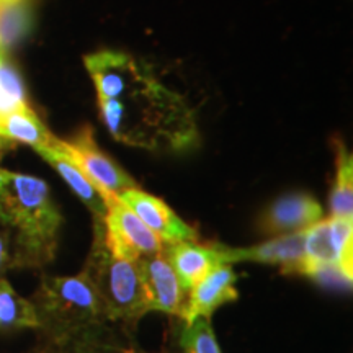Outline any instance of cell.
Returning <instances> with one entry per match:
<instances>
[{
    "label": "cell",
    "mask_w": 353,
    "mask_h": 353,
    "mask_svg": "<svg viewBox=\"0 0 353 353\" xmlns=\"http://www.w3.org/2000/svg\"><path fill=\"white\" fill-rule=\"evenodd\" d=\"M44 161L54 169L57 174L64 179V182L69 185L70 190L79 196L83 205L90 210L94 214V219L103 221V216L107 213V205H105V196L100 192L99 187L92 182L88 176L83 174L81 167L68 156L61 145V139H54L50 145H41L34 149Z\"/></svg>",
    "instance_id": "cell-13"
},
{
    "label": "cell",
    "mask_w": 353,
    "mask_h": 353,
    "mask_svg": "<svg viewBox=\"0 0 353 353\" xmlns=\"http://www.w3.org/2000/svg\"><path fill=\"white\" fill-rule=\"evenodd\" d=\"M236 272L231 263H219L206 273L198 283L188 291L190 298L185 306V324H190L198 317L210 319L211 314L223 304L232 303L239 298L236 288Z\"/></svg>",
    "instance_id": "cell-12"
},
{
    "label": "cell",
    "mask_w": 353,
    "mask_h": 353,
    "mask_svg": "<svg viewBox=\"0 0 353 353\" xmlns=\"http://www.w3.org/2000/svg\"><path fill=\"white\" fill-rule=\"evenodd\" d=\"M183 290L188 291L216 265L224 263L219 252V244L203 245L198 242H175L167 244L162 250Z\"/></svg>",
    "instance_id": "cell-14"
},
{
    "label": "cell",
    "mask_w": 353,
    "mask_h": 353,
    "mask_svg": "<svg viewBox=\"0 0 353 353\" xmlns=\"http://www.w3.org/2000/svg\"><path fill=\"white\" fill-rule=\"evenodd\" d=\"M83 61L95 83L99 100L120 99L151 72L148 65L138 63L126 52L99 51L85 56Z\"/></svg>",
    "instance_id": "cell-9"
},
{
    "label": "cell",
    "mask_w": 353,
    "mask_h": 353,
    "mask_svg": "<svg viewBox=\"0 0 353 353\" xmlns=\"http://www.w3.org/2000/svg\"><path fill=\"white\" fill-rule=\"evenodd\" d=\"M13 148H15V143H12V141H8L0 136V161H2L3 156H6L8 151H12Z\"/></svg>",
    "instance_id": "cell-24"
},
{
    "label": "cell",
    "mask_w": 353,
    "mask_h": 353,
    "mask_svg": "<svg viewBox=\"0 0 353 353\" xmlns=\"http://www.w3.org/2000/svg\"><path fill=\"white\" fill-rule=\"evenodd\" d=\"M57 353H134V347L117 322L94 324L56 348Z\"/></svg>",
    "instance_id": "cell-16"
},
{
    "label": "cell",
    "mask_w": 353,
    "mask_h": 353,
    "mask_svg": "<svg viewBox=\"0 0 353 353\" xmlns=\"http://www.w3.org/2000/svg\"><path fill=\"white\" fill-rule=\"evenodd\" d=\"M63 223L43 179L0 169V229L10 244L12 270H41L52 263Z\"/></svg>",
    "instance_id": "cell-1"
},
{
    "label": "cell",
    "mask_w": 353,
    "mask_h": 353,
    "mask_svg": "<svg viewBox=\"0 0 353 353\" xmlns=\"http://www.w3.org/2000/svg\"><path fill=\"white\" fill-rule=\"evenodd\" d=\"M304 270L303 276L316 280H342L334 257L332 242H330L329 219H321L316 224L304 229Z\"/></svg>",
    "instance_id": "cell-15"
},
{
    "label": "cell",
    "mask_w": 353,
    "mask_h": 353,
    "mask_svg": "<svg viewBox=\"0 0 353 353\" xmlns=\"http://www.w3.org/2000/svg\"><path fill=\"white\" fill-rule=\"evenodd\" d=\"M61 145L68 156L81 167L83 174L99 187L105 198L120 195L128 188L138 187L136 180L99 148L90 126H83L68 141L61 139Z\"/></svg>",
    "instance_id": "cell-6"
},
{
    "label": "cell",
    "mask_w": 353,
    "mask_h": 353,
    "mask_svg": "<svg viewBox=\"0 0 353 353\" xmlns=\"http://www.w3.org/2000/svg\"><path fill=\"white\" fill-rule=\"evenodd\" d=\"M30 353H57V350L54 347H48V345H41L39 348H37V350L30 352Z\"/></svg>",
    "instance_id": "cell-25"
},
{
    "label": "cell",
    "mask_w": 353,
    "mask_h": 353,
    "mask_svg": "<svg viewBox=\"0 0 353 353\" xmlns=\"http://www.w3.org/2000/svg\"><path fill=\"white\" fill-rule=\"evenodd\" d=\"M82 272L94 283L108 321L130 327L149 312L139 262L113 257L100 219H94V241Z\"/></svg>",
    "instance_id": "cell-4"
},
{
    "label": "cell",
    "mask_w": 353,
    "mask_h": 353,
    "mask_svg": "<svg viewBox=\"0 0 353 353\" xmlns=\"http://www.w3.org/2000/svg\"><path fill=\"white\" fill-rule=\"evenodd\" d=\"M8 270H12L10 244H8L7 234L0 229V278H6Z\"/></svg>",
    "instance_id": "cell-23"
},
{
    "label": "cell",
    "mask_w": 353,
    "mask_h": 353,
    "mask_svg": "<svg viewBox=\"0 0 353 353\" xmlns=\"http://www.w3.org/2000/svg\"><path fill=\"white\" fill-rule=\"evenodd\" d=\"M180 345L185 353H223L211 322L205 317H198L190 324H185L180 334Z\"/></svg>",
    "instance_id": "cell-22"
},
{
    "label": "cell",
    "mask_w": 353,
    "mask_h": 353,
    "mask_svg": "<svg viewBox=\"0 0 353 353\" xmlns=\"http://www.w3.org/2000/svg\"><path fill=\"white\" fill-rule=\"evenodd\" d=\"M13 2H21V0H0V3H13Z\"/></svg>",
    "instance_id": "cell-26"
},
{
    "label": "cell",
    "mask_w": 353,
    "mask_h": 353,
    "mask_svg": "<svg viewBox=\"0 0 353 353\" xmlns=\"http://www.w3.org/2000/svg\"><path fill=\"white\" fill-rule=\"evenodd\" d=\"M330 213L353 218V161L342 143H337V175L330 193Z\"/></svg>",
    "instance_id": "cell-19"
},
{
    "label": "cell",
    "mask_w": 353,
    "mask_h": 353,
    "mask_svg": "<svg viewBox=\"0 0 353 353\" xmlns=\"http://www.w3.org/2000/svg\"><path fill=\"white\" fill-rule=\"evenodd\" d=\"M32 303L41 345L57 348L90 325L108 321L94 283L83 272L72 276L43 275Z\"/></svg>",
    "instance_id": "cell-3"
},
{
    "label": "cell",
    "mask_w": 353,
    "mask_h": 353,
    "mask_svg": "<svg viewBox=\"0 0 353 353\" xmlns=\"http://www.w3.org/2000/svg\"><path fill=\"white\" fill-rule=\"evenodd\" d=\"M32 26L30 10L21 2L0 3V50L19 43Z\"/></svg>",
    "instance_id": "cell-21"
},
{
    "label": "cell",
    "mask_w": 353,
    "mask_h": 353,
    "mask_svg": "<svg viewBox=\"0 0 353 353\" xmlns=\"http://www.w3.org/2000/svg\"><path fill=\"white\" fill-rule=\"evenodd\" d=\"M103 241L113 257L138 262L164 250L161 239L117 195L105 198Z\"/></svg>",
    "instance_id": "cell-5"
},
{
    "label": "cell",
    "mask_w": 353,
    "mask_h": 353,
    "mask_svg": "<svg viewBox=\"0 0 353 353\" xmlns=\"http://www.w3.org/2000/svg\"><path fill=\"white\" fill-rule=\"evenodd\" d=\"M304 231L276 236L252 247H228L219 244L224 263L257 262L278 267L285 275H303Z\"/></svg>",
    "instance_id": "cell-8"
},
{
    "label": "cell",
    "mask_w": 353,
    "mask_h": 353,
    "mask_svg": "<svg viewBox=\"0 0 353 353\" xmlns=\"http://www.w3.org/2000/svg\"><path fill=\"white\" fill-rule=\"evenodd\" d=\"M105 126L120 143L138 148H188L196 139L192 113L152 72L120 99L99 100Z\"/></svg>",
    "instance_id": "cell-2"
},
{
    "label": "cell",
    "mask_w": 353,
    "mask_h": 353,
    "mask_svg": "<svg viewBox=\"0 0 353 353\" xmlns=\"http://www.w3.org/2000/svg\"><path fill=\"white\" fill-rule=\"evenodd\" d=\"M330 242H332L335 265L345 285L353 278V218L330 216Z\"/></svg>",
    "instance_id": "cell-20"
},
{
    "label": "cell",
    "mask_w": 353,
    "mask_h": 353,
    "mask_svg": "<svg viewBox=\"0 0 353 353\" xmlns=\"http://www.w3.org/2000/svg\"><path fill=\"white\" fill-rule=\"evenodd\" d=\"M0 136L15 144L32 145L33 149L50 145L56 139L33 108L0 114Z\"/></svg>",
    "instance_id": "cell-17"
},
{
    "label": "cell",
    "mask_w": 353,
    "mask_h": 353,
    "mask_svg": "<svg viewBox=\"0 0 353 353\" xmlns=\"http://www.w3.org/2000/svg\"><path fill=\"white\" fill-rule=\"evenodd\" d=\"M138 262L143 273L149 311L183 317L185 306H187V298H185L187 291L183 290L164 252L145 255Z\"/></svg>",
    "instance_id": "cell-10"
},
{
    "label": "cell",
    "mask_w": 353,
    "mask_h": 353,
    "mask_svg": "<svg viewBox=\"0 0 353 353\" xmlns=\"http://www.w3.org/2000/svg\"><path fill=\"white\" fill-rule=\"evenodd\" d=\"M161 239L162 244L198 242L200 236L161 198L145 193L139 187L128 188L117 195Z\"/></svg>",
    "instance_id": "cell-7"
},
{
    "label": "cell",
    "mask_w": 353,
    "mask_h": 353,
    "mask_svg": "<svg viewBox=\"0 0 353 353\" xmlns=\"http://www.w3.org/2000/svg\"><path fill=\"white\" fill-rule=\"evenodd\" d=\"M38 327L32 299L20 296L7 278H0V332Z\"/></svg>",
    "instance_id": "cell-18"
},
{
    "label": "cell",
    "mask_w": 353,
    "mask_h": 353,
    "mask_svg": "<svg viewBox=\"0 0 353 353\" xmlns=\"http://www.w3.org/2000/svg\"><path fill=\"white\" fill-rule=\"evenodd\" d=\"M322 206L307 193H290L280 196L263 211L259 219V231L267 236L304 231L322 219Z\"/></svg>",
    "instance_id": "cell-11"
}]
</instances>
